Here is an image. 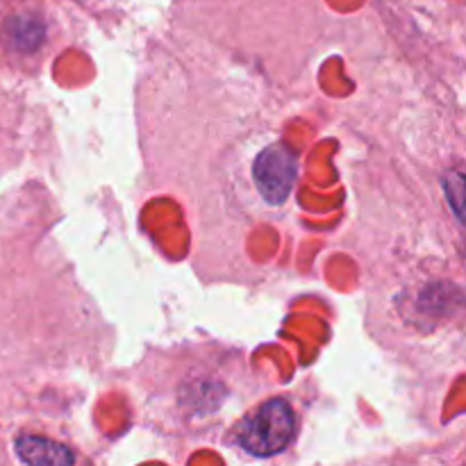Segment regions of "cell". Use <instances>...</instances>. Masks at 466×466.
<instances>
[{"mask_svg":"<svg viewBox=\"0 0 466 466\" xmlns=\"http://www.w3.org/2000/svg\"><path fill=\"white\" fill-rule=\"evenodd\" d=\"M294 431L296 417L291 405L282 399H273L246 419L239 432V444L255 458H271L291 444Z\"/></svg>","mask_w":466,"mask_h":466,"instance_id":"1","label":"cell"},{"mask_svg":"<svg viewBox=\"0 0 466 466\" xmlns=\"http://www.w3.org/2000/svg\"><path fill=\"white\" fill-rule=\"evenodd\" d=\"M296 157L289 148L276 144L268 146L253 167L255 185L271 205H282L296 182Z\"/></svg>","mask_w":466,"mask_h":466,"instance_id":"2","label":"cell"},{"mask_svg":"<svg viewBox=\"0 0 466 466\" xmlns=\"http://www.w3.org/2000/svg\"><path fill=\"white\" fill-rule=\"evenodd\" d=\"M16 453L25 464H73L76 455L62 444L41 440V437H21L16 440Z\"/></svg>","mask_w":466,"mask_h":466,"instance_id":"3","label":"cell"},{"mask_svg":"<svg viewBox=\"0 0 466 466\" xmlns=\"http://www.w3.org/2000/svg\"><path fill=\"white\" fill-rule=\"evenodd\" d=\"M9 39L21 50H32L44 39V25L32 16H14L7 30Z\"/></svg>","mask_w":466,"mask_h":466,"instance_id":"4","label":"cell"}]
</instances>
